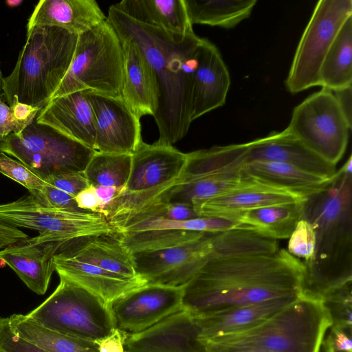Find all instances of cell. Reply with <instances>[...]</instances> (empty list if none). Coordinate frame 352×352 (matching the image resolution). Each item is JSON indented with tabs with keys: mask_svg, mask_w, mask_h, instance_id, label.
I'll return each mask as SVG.
<instances>
[{
	"mask_svg": "<svg viewBox=\"0 0 352 352\" xmlns=\"http://www.w3.org/2000/svg\"><path fill=\"white\" fill-rule=\"evenodd\" d=\"M0 151L44 181L60 173L83 172L96 152L36 119L21 133L3 139Z\"/></svg>",
	"mask_w": 352,
	"mask_h": 352,
	"instance_id": "obj_11",
	"label": "cell"
},
{
	"mask_svg": "<svg viewBox=\"0 0 352 352\" xmlns=\"http://www.w3.org/2000/svg\"><path fill=\"white\" fill-rule=\"evenodd\" d=\"M190 24L233 28L248 19L256 0H184Z\"/></svg>",
	"mask_w": 352,
	"mask_h": 352,
	"instance_id": "obj_34",
	"label": "cell"
},
{
	"mask_svg": "<svg viewBox=\"0 0 352 352\" xmlns=\"http://www.w3.org/2000/svg\"><path fill=\"white\" fill-rule=\"evenodd\" d=\"M45 182L74 197L90 186L84 172L60 173L48 177Z\"/></svg>",
	"mask_w": 352,
	"mask_h": 352,
	"instance_id": "obj_43",
	"label": "cell"
},
{
	"mask_svg": "<svg viewBox=\"0 0 352 352\" xmlns=\"http://www.w3.org/2000/svg\"><path fill=\"white\" fill-rule=\"evenodd\" d=\"M351 329L331 327V332L323 342L334 351L352 352Z\"/></svg>",
	"mask_w": 352,
	"mask_h": 352,
	"instance_id": "obj_44",
	"label": "cell"
},
{
	"mask_svg": "<svg viewBox=\"0 0 352 352\" xmlns=\"http://www.w3.org/2000/svg\"><path fill=\"white\" fill-rule=\"evenodd\" d=\"M0 173L23 186L28 192L41 190L47 183L27 166L0 152Z\"/></svg>",
	"mask_w": 352,
	"mask_h": 352,
	"instance_id": "obj_40",
	"label": "cell"
},
{
	"mask_svg": "<svg viewBox=\"0 0 352 352\" xmlns=\"http://www.w3.org/2000/svg\"><path fill=\"white\" fill-rule=\"evenodd\" d=\"M195 318L182 309L148 329L126 335L125 352H207Z\"/></svg>",
	"mask_w": 352,
	"mask_h": 352,
	"instance_id": "obj_18",
	"label": "cell"
},
{
	"mask_svg": "<svg viewBox=\"0 0 352 352\" xmlns=\"http://www.w3.org/2000/svg\"><path fill=\"white\" fill-rule=\"evenodd\" d=\"M186 162V153L173 145L142 142L131 155V172L124 188L102 215L109 221L155 201L175 184Z\"/></svg>",
	"mask_w": 352,
	"mask_h": 352,
	"instance_id": "obj_10",
	"label": "cell"
},
{
	"mask_svg": "<svg viewBox=\"0 0 352 352\" xmlns=\"http://www.w3.org/2000/svg\"><path fill=\"white\" fill-rule=\"evenodd\" d=\"M324 346V349L325 352H345V351H334L329 344H327L325 342H322V344Z\"/></svg>",
	"mask_w": 352,
	"mask_h": 352,
	"instance_id": "obj_52",
	"label": "cell"
},
{
	"mask_svg": "<svg viewBox=\"0 0 352 352\" xmlns=\"http://www.w3.org/2000/svg\"><path fill=\"white\" fill-rule=\"evenodd\" d=\"M6 265V261L3 258H0V267H3Z\"/></svg>",
	"mask_w": 352,
	"mask_h": 352,
	"instance_id": "obj_53",
	"label": "cell"
},
{
	"mask_svg": "<svg viewBox=\"0 0 352 352\" xmlns=\"http://www.w3.org/2000/svg\"><path fill=\"white\" fill-rule=\"evenodd\" d=\"M92 106L96 151L132 155L143 142L140 119L120 97L87 90Z\"/></svg>",
	"mask_w": 352,
	"mask_h": 352,
	"instance_id": "obj_17",
	"label": "cell"
},
{
	"mask_svg": "<svg viewBox=\"0 0 352 352\" xmlns=\"http://www.w3.org/2000/svg\"><path fill=\"white\" fill-rule=\"evenodd\" d=\"M114 5L131 18L168 32L192 29L184 0H124Z\"/></svg>",
	"mask_w": 352,
	"mask_h": 352,
	"instance_id": "obj_30",
	"label": "cell"
},
{
	"mask_svg": "<svg viewBox=\"0 0 352 352\" xmlns=\"http://www.w3.org/2000/svg\"><path fill=\"white\" fill-rule=\"evenodd\" d=\"M319 86L331 91L352 86V16L342 25L322 63Z\"/></svg>",
	"mask_w": 352,
	"mask_h": 352,
	"instance_id": "obj_32",
	"label": "cell"
},
{
	"mask_svg": "<svg viewBox=\"0 0 352 352\" xmlns=\"http://www.w3.org/2000/svg\"><path fill=\"white\" fill-rule=\"evenodd\" d=\"M302 219L314 229L316 248L305 265L303 292L320 298L352 282V157L322 190L307 197Z\"/></svg>",
	"mask_w": 352,
	"mask_h": 352,
	"instance_id": "obj_3",
	"label": "cell"
},
{
	"mask_svg": "<svg viewBox=\"0 0 352 352\" xmlns=\"http://www.w3.org/2000/svg\"><path fill=\"white\" fill-rule=\"evenodd\" d=\"M298 297L276 298L211 314L195 316L199 327V340L204 344L214 338L257 326Z\"/></svg>",
	"mask_w": 352,
	"mask_h": 352,
	"instance_id": "obj_27",
	"label": "cell"
},
{
	"mask_svg": "<svg viewBox=\"0 0 352 352\" xmlns=\"http://www.w3.org/2000/svg\"><path fill=\"white\" fill-rule=\"evenodd\" d=\"M69 241L60 248L77 260L131 278L137 276L131 252L116 236H98Z\"/></svg>",
	"mask_w": 352,
	"mask_h": 352,
	"instance_id": "obj_28",
	"label": "cell"
},
{
	"mask_svg": "<svg viewBox=\"0 0 352 352\" xmlns=\"http://www.w3.org/2000/svg\"><path fill=\"white\" fill-rule=\"evenodd\" d=\"M107 19L118 36L138 47L147 63L157 96L153 118L159 131L157 142L173 145L186 135L192 122L194 72L201 38L193 29L176 34L141 23L114 4Z\"/></svg>",
	"mask_w": 352,
	"mask_h": 352,
	"instance_id": "obj_2",
	"label": "cell"
},
{
	"mask_svg": "<svg viewBox=\"0 0 352 352\" xmlns=\"http://www.w3.org/2000/svg\"><path fill=\"white\" fill-rule=\"evenodd\" d=\"M184 287L146 284L108 305L116 328L126 335L141 333L183 309Z\"/></svg>",
	"mask_w": 352,
	"mask_h": 352,
	"instance_id": "obj_16",
	"label": "cell"
},
{
	"mask_svg": "<svg viewBox=\"0 0 352 352\" xmlns=\"http://www.w3.org/2000/svg\"><path fill=\"white\" fill-rule=\"evenodd\" d=\"M315 248L314 229L309 221L302 218L297 222L289 237L287 251L306 264L312 260Z\"/></svg>",
	"mask_w": 352,
	"mask_h": 352,
	"instance_id": "obj_39",
	"label": "cell"
},
{
	"mask_svg": "<svg viewBox=\"0 0 352 352\" xmlns=\"http://www.w3.org/2000/svg\"><path fill=\"white\" fill-rule=\"evenodd\" d=\"M216 233L164 249L131 252L137 276L146 284L184 287L211 255Z\"/></svg>",
	"mask_w": 352,
	"mask_h": 352,
	"instance_id": "obj_15",
	"label": "cell"
},
{
	"mask_svg": "<svg viewBox=\"0 0 352 352\" xmlns=\"http://www.w3.org/2000/svg\"><path fill=\"white\" fill-rule=\"evenodd\" d=\"M248 163L254 161L287 164L327 178L336 174L334 166L307 148L286 129L248 142Z\"/></svg>",
	"mask_w": 352,
	"mask_h": 352,
	"instance_id": "obj_21",
	"label": "cell"
},
{
	"mask_svg": "<svg viewBox=\"0 0 352 352\" xmlns=\"http://www.w3.org/2000/svg\"><path fill=\"white\" fill-rule=\"evenodd\" d=\"M333 94L346 119L352 124V86L333 91Z\"/></svg>",
	"mask_w": 352,
	"mask_h": 352,
	"instance_id": "obj_47",
	"label": "cell"
},
{
	"mask_svg": "<svg viewBox=\"0 0 352 352\" xmlns=\"http://www.w3.org/2000/svg\"><path fill=\"white\" fill-rule=\"evenodd\" d=\"M118 36L124 60L121 98L140 119L153 116L157 96L151 69L138 47L129 38Z\"/></svg>",
	"mask_w": 352,
	"mask_h": 352,
	"instance_id": "obj_26",
	"label": "cell"
},
{
	"mask_svg": "<svg viewBox=\"0 0 352 352\" xmlns=\"http://www.w3.org/2000/svg\"><path fill=\"white\" fill-rule=\"evenodd\" d=\"M207 352H273L271 351L254 347H230L221 346L210 343L204 344Z\"/></svg>",
	"mask_w": 352,
	"mask_h": 352,
	"instance_id": "obj_49",
	"label": "cell"
},
{
	"mask_svg": "<svg viewBox=\"0 0 352 352\" xmlns=\"http://www.w3.org/2000/svg\"><path fill=\"white\" fill-rule=\"evenodd\" d=\"M245 172L254 182L305 198L324 189L333 178L324 177L287 164L273 162H248L245 165Z\"/></svg>",
	"mask_w": 352,
	"mask_h": 352,
	"instance_id": "obj_29",
	"label": "cell"
},
{
	"mask_svg": "<svg viewBox=\"0 0 352 352\" xmlns=\"http://www.w3.org/2000/svg\"><path fill=\"white\" fill-rule=\"evenodd\" d=\"M38 202L48 207L71 212H88L80 209L75 197L48 184L41 190L28 192Z\"/></svg>",
	"mask_w": 352,
	"mask_h": 352,
	"instance_id": "obj_41",
	"label": "cell"
},
{
	"mask_svg": "<svg viewBox=\"0 0 352 352\" xmlns=\"http://www.w3.org/2000/svg\"><path fill=\"white\" fill-rule=\"evenodd\" d=\"M126 337L125 333L115 329L108 336L97 342L98 352H125Z\"/></svg>",
	"mask_w": 352,
	"mask_h": 352,
	"instance_id": "obj_45",
	"label": "cell"
},
{
	"mask_svg": "<svg viewBox=\"0 0 352 352\" xmlns=\"http://www.w3.org/2000/svg\"><path fill=\"white\" fill-rule=\"evenodd\" d=\"M304 263L276 240L245 230L215 234L214 248L184 286L183 309L194 316L303 292Z\"/></svg>",
	"mask_w": 352,
	"mask_h": 352,
	"instance_id": "obj_1",
	"label": "cell"
},
{
	"mask_svg": "<svg viewBox=\"0 0 352 352\" xmlns=\"http://www.w3.org/2000/svg\"><path fill=\"white\" fill-rule=\"evenodd\" d=\"M95 190L100 203V213L102 214L104 210L123 190L116 187L105 186H96Z\"/></svg>",
	"mask_w": 352,
	"mask_h": 352,
	"instance_id": "obj_48",
	"label": "cell"
},
{
	"mask_svg": "<svg viewBox=\"0 0 352 352\" xmlns=\"http://www.w3.org/2000/svg\"><path fill=\"white\" fill-rule=\"evenodd\" d=\"M0 352H47L17 335L8 318L0 317Z\"/></svg>",
	"mask_w": 352,
	"mask_h": 352,
	"instance_id": "obj_42",
	"label": "cell"
},
{
	"mask_svg": "<svg viewBox=\"0 0 352 352\" xmlns=\"http://www.w3.org/2000/svg\"><path fill=\"white\" fill-rule=\"evenodd\" d=\"M351 284L349 282L333 288L320 297L331 316V327L352 329Z\"/></svg>",
	"mask_w": 352,
	"mask_h": 352,
	"instance_id": "obj_37",
	"label": "cell"
},
{
	"mask_svg": "<svg viewBox=\"0 0 352 352\" xmlns=\"http://www.w3.org/2000/svg\"><path fill=\"white\" fill-rule=\"evenodd\" d=\"M305 201L259 208L230 219L239 223L245 230L274 240L289 239L297 222L302 218Z\"/></svg>",
	"mask_w": 352,
	"mask_h": 352,
	"instance_id": "obj_31",
	"label": "cell"
},
{
	"mask_svg": "<svg viewBox=\"0 0 352 352\" xmlns=\"http://www.w3.org/2000/svg\"><path fill=\"white\" fill-rule=\"evenodd\" d=\"M25 230L39 242H62L98 236H116L117 231L100 213L71 212L48 207L30 193L0 204V248L12 245Z\"/></svg>",
	"mask_w": 352,
	"mask_h": 352,
	"instance_id": "obj_6",
	"label": "cell"
},
{
	"mask_svg": "<svg viewBox=\"0 0 352 352\" xmlns=\"http://www.w3.org/2000/svg\"><path fill=\"white\" fill-rule=\"evenodd\" d=\"M107 19L94 0H41L36 5L27 31L35 27L52 26L79 35Z\"/></svg>",
	"mask_w": 352,
	"mask_h": 352,
	"instance_id": "obj_25",
	"label": "cell"
},
{
	"mask_svg": "<svg viewBox=\"0 0 352 352\" xmlns=\"http://www.w3.org/2000/svg\"><path fill=\"white\" fill-rule=\"evenodd\" d=\"M307 198L257 184L250 183L193 206L199 217L231 219L239 214L265 206L299 203Z\"/></svg>",
	"mask_w": 352,
	"mask_h": 352,
	"instance_id": "obj_23",
	"label": "cell"
},
{
	"mask_svg": "<svg viewBox=\"0 0 352 352\" xmlns=\"http://www.w3.org/2000/svg\"><path fill=\"white\" fill-rule=\"evenodd\" d=\"M41 109L20 102L16 96L8 106L0 96V140L2 142L10 133H21L36 119Z\"/></svg>",
	"mask_w": 352,
	"mask_h": 352,
	"instance_id": "obj_36",
	"label": "cell"
},
{
	"mask_svg": "<svg viewBox=\"0 0 352 352\" xmlns=\"http://www.w3.org/2000/svg\"><path fill=\"white\" fill-rule=\"evenodd\" d=\"M65 243L39 242L32 237L2 249L0 258L30 290L43 295L55 271L54 256Z\"/></svg>",
	"mask_w": 352,
	"mask_h": 352,
	"instance_id": "obj_22",
	"label": "cell"
},
{
	"mask_svg": "<svg viewBox=\"0 0 352 352\" xmlns=\"http://www.w3.org/2000/svg\"><path fill=\"white\" fill-rule=\"evenodd\" d=\"M131 168V155L96 152L84 172L92 186H113L124 189Z\"/></svg>",
	"mask_w": 352,
	"mask_h": 352,
	"instance_id": "obj_35",
	"label": "cell"
},
{
	"mask_svg": "<svg viewBox=\"0 0 352 352\" xmlns=\"http://www.w3.org/2000/svg\"><path fill=\"white\" fill-rule=\"evenodd\" d=\"M123 63L120 40L107 19L78 35L70 67L52 99L82 90L121 98Z\"/></svg>",
	"mask_w": 352,
	"mask_h": 352,
	"instance_id": "obj_8",
	"label": "cell"
},
{
	"mask_svg": "<svg viewBox=\"0 0 352 352\" xmlns=\"http://www.w3.org/2000/svg\"><path fill=\"white\" fill-rule=\"evenodd\" d=\"M109 221L117 231V239L130 252L179 245L197 239L207 232L244 230L239 223L233 219L217 217H199L175 221L124 214Z\"/></svg>",
	"mask_w": 352,
	"mask_h": 352,
	"instance_id": "obj_13",
	"label": "cell"
},
{
	"mask_svg": "<svg viewBox=\"0 0 352 352\" xmlns=\"http://www.w3.org/2000/svg\"><path fill=\"white\" fill-rule=\"evenodd\" d=\"M192 122L223 106L230 86V76L218 48L201 38L194 72Z\"/></svg>",
	"mask_w": 352,
	"mask_h": 352,
	"instance_id": "obj_19",
	"label": "cell"
},
{
	"mask_svg": "<svg viewBox=\"0 0 352 352\" xmlns=\"http://www.w3.org/2000/svg\"><path fill=\"white\" fill-rule=\"evenodd\" d=\"M8 318L17 335L47 352H98L97 342L52 330L26 315L14 314Z\"/></svg>",
	"mask_w": 352,
	"mask_h": 352,
	"instance_id": "obj_33",
	"label": "cell"
},
{
	"mask_svg": "<svg viewBox=\"0 0 352 352\" xmlns=\"http://www.w3.org/2000/svg\"><path fill=\"white\" fill-rule=\"evenodd\" d=\"M352 16L351 0L318 1L298 43L285 85L292 94L319 86L324 58L345 21Z\"/></svg>",
	"mask_w": 352,
	"mask_h": 352,
	"instance_id": "obj_14",
	"label": "cell"
},
{
	"mask_svg": "<svg viewBox=\"0 0 352 352\" xmlns=\"http://www.w3.org/2000/svg\"><path fill=\"white\" fill-rule=\"evenodd\" d=\"M78 206L85 211L100 213V203L95 187L89 186L75 196Z\"/></svg>",
	"mask_w": 352,
	"mask_h": 352,
	"instance_id": "obj_46",
	"label": "cell"
},
{
	"mask_svg": "<svg viewBox=\"0 0 352 352\" xmlns=\"http://www.w3.org/2000/svg\"><path fill=\"white\" fill-rule=\"evenodd\" d=\"M351 128L333 92L322 88L294 107L285 129L336 166L345 153Z\"/></svg>",
	"mask_w": 352,
	"mask_h": 352,
	"instance_id": "obj_12",
	"label": "cell"
},
{
	"mask_svg": "<svg viewBox=\"0 0 352 352\" xmlns=\"http://www.w3.org/2000/svg\"><path fill=\"white\" fill-rule=\"evenodd\" d=\"M36 121L96 151L94 116L87 90L51 99L39 111Z\"/></svg>",
	"mask_w": 352,
	"mask_h": 352,
	"instance_id": "obj_20",
	"label": "cell"
},
{
	"mask_svg": "<svg viewBox=\"0 0 352 352\" xmlns=\"http://www.w3.org/2000/svg\"><path fill=\"white\" fill-rule=\"evenodd\" d=\"M125 214L138 217H158L175 221L188 220L199 217L191 206L163 201H153L136 210Z\"/></svg>",
	"mask_w": 352,
	"mask_h": 352,
	"instance_id": "obj_38",
	"label": "cell"
},
{
	"mask_svg": "<svg viewBox=\"0 0 352 352\" xmlns=\"http://www.w3.org/2000/svg\"><path fill=\"white\" fill-rule=\"evenodd\" d=\"M248 142L213 146L186 153L183 171L175 184L155 201L193 206L246 185Z\"/></svg>",
	"mask_w": 352,
	"mask_h": 352,
	"instance_id": "obj_7",
	"label": "cell"
},
{
	"mask_svg": "<svg viewBox=\"0 0 352 352\" xmlns=\"http://www.w3.org/2000/svg\"><path fill=\"white\" fill-rule=\"evenodd\" d=\"M3 74H2V72H1V63H0V96H3ZM2 144V142L0 140V148H1V145ZM1 152V151H0Z\"/></svg>",
	"mask_w": 352,
	"mask_h": 352,
	"instance_id": "obj_51",
	"label": "cell"
},
{
	"mask_svg": "<svg viewBox=\"0 0 352 352\" xmlns=\"http://www.w3.org/2000/svg\"><path fill=\"white\" fill-rule=\"evenodd\" d=\"M22 3V0H8L6 1V4L10 8L19 6Z\"/></svg>",
	"mask_w": 352,
	"mask_h": 352,
	"instance_id": "obj_50",
	"label": "cell"
},
{
	"mask_svg": "<svg viewBox=\"0 0 352 352\" xmlns=\"http://www.w3.org/2000/svg\"><path fill=\"white\" fill-rule=\"evenodd\" d=\"M54 263L59 277L85 289L107 305L127 292L146 285L140 278H127L77 260L60 249L54 256Z\"/></svg>",
	"mask_w": 352,
	"mask_h": 352,
	"instance_id": "obj_24",
	"label": "cell"
},
{
	"mask_svg": "<svg viewBox=\"0 0 352 352\" xmlns=\"http://www.w3.org/2000/svg\"><path fill=\"white\" fill-rule=\"evenodd\" d=\"M331 324V316L322 300L302 292L260 324L214 338L204 344L254 347L273 352H320Z\"/></svg>",
	"mask_w": 352,
	"mask_h": 352,
	"instance_id": "obj_5",
	"label": "cell"
},
{
	"mask_svg": "<svg viewBox=\"0 0 352 352\" xmlns=\"http://www.w3.org/2000/svg\"><path fill=\"white\" fill-rule=\"evenodd\" d=\"M78 35L52 26L27 31L12 72L3 79V97L43 109L52 99L72 63Z\"/></svg>",
	"mask_w": 352,
	"mask_h": 352,
	"instance_id": "obj_4",
	"label": "cell"
},
{
	"mask_svg": "<svg viewBox=\"0 0 352 352\" xmlns=\"http://www.w3.org/2000/svg\"><path fill=\"white\" fill-rule=\"evenodd\" d=\"M26 316L52 330L96 342L116 329L106 302L63 277L54 292Z\"/></svg>",
	"mask_w": 352,
	"mask_h": 352,
	"instance_id": "obj_9",
	"label": "cell"
}]
</instances>
